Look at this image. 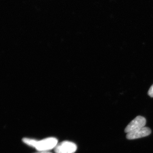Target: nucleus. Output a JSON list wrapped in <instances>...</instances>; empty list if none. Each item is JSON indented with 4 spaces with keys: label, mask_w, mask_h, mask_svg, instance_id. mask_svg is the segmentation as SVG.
<instances>
[{
    "label": "nucleus",
    "mask_w": 153,
    "mask_h": 153,
    "mask_svg": "<svg viewBox=\"0 0 153 153\" xmlns=\"http://www.w3.org/2000/svg\"><path fill=\"white\" fill-rule=\"evenodd\" d=\"M57 144L58 140L57 139L50 137L41 140H38L35 149L38 152L48 151L55 149Z\"/></svg>",
    "instance_id": "nucleus-1"
},
{
    "label": "nucleus",
    "mask_w": 153,
    "mask_h": 153,
    "mask_svg": "<svg viewBox=\"0 0 153 153\" xmlns=\"http://www.w3.org/2000/svg\"><path fill=\"white\" fill-rule=\"evenodd\" d=\"M54 149L56 153H74L77 149V146L74 143L65 141L57 144Z\"/></svg>",
    "instance_id": "nucleus-2"
},
{
    "label": "nucleus",
    "mask_w": 153,
    "mask_h": 153,
    "mask_svg": "<svg viewBox=\"0 0 153 153\" xmlns=\"http://www.w3.org/2000/svg\"><path fill=\"white\" fill-rule=\"evenodd\" d=\"M146 121L145 118L138 116L132 120L125 129V132L127 133L144 127Z\"/></svg>",
    "instance_id": "nucleus-3"
},
{
    "label": "nucleus",
    "mask_w": 153,
    "mask_h": 153,
    "mask_svg": "<svg viewBox=\"0 0 153 153\" xmlns=\"http://www.w3.org/2000/svg\"><path fill=\"white\" fill-rule=\"evenodd\" d=\"M151 133V130L148 127L142 128L129 132L127 134L126 138L128 140H134L148 136Z\"/></svg>",
    "instance_id": "nucleus-4"
},
{
    "label": "nucleus",
    "mask_w": 153,
    "mask_h": 153,
    "mask_svg": "<svg viewBox=\"0 0 153 153\" xmlns=\"http://www.w3.org/2000/svg\"><path fill=\"white\" fill-rule=\"evenodd\" d=\"M22 141L26 144L34 148H35L37 141H38L37 140L29 138H24L22 139Z\"/></svg>",
    "instance_id": "nucleus-5"
},
{
    "label": "nucleus",
    "mask_w": 153,
    "mask_h": 153,
    "mask_svg": "<svg viewBox=\"0 0 153 153\" xmlns=\"http://www.w3.org/2000/svg\"><path fill=\"white\" fill-rule=\"evenodd\" d=\"M148 94L151 97H153V84L150 88L149 91H148Z\"/></svg>",
    "instance_id": "nucleus-6"
},
{
    "label": "nucleus",
    "mask_w": 153,
    "mask_h": 153,
    "mask_svg": "<svg viewBox=\"0 0 153 153\" xmlns=\"http://www.w3.org/2000/svg\"><path fill=\"white\" fill-rule=\"evenodd\" d=\"M35 153H52L50 152H48V151H42V152H38Z\"/></svg>",
    "instance_id": "nucleus-7"
}]
</instances>
